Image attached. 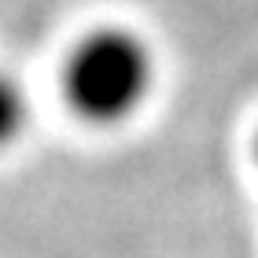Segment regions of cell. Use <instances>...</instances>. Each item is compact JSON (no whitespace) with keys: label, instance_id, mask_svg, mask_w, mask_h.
<instances>
[{"label":"cell","instance_id":"6da1fadb","mask_svg":"<svg viewBox=\"0 0 258 258\" xmlns=\"http://www.w3.org/2000/svg\"><path fill=\"white\" fill-rule=\"evenodd\" d=\"M155 85V59L140 33L100 26L85 33L63 63V100L92 125L133 118Z\"/></svg>","mask_w":258,"mask_h":258},{"label":"cell","instance_id":"7a4b0ae2","mask_svg":"<svg viewBox=\"0 0 258 258\" xmlns=\"http://www.w3.org/2000/svg\"><path fill=\"white\" fill-rule=\"evenodd\" d=\"M26 122H30L26 89H22L11 74H4V70H0V151L11 148V144L22 137Z\"/></svg>","mask_w":258,"mask_h":258}]
</instances>
